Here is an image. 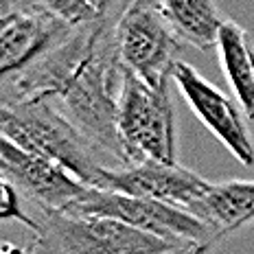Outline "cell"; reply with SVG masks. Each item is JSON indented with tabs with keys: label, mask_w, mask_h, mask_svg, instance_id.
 <instances>
[{
	"label": "cell",
	"mask_w": 254,
	"mask_h": 254,
	"mask_svg": "<svg viewBox=\"0 0 254 254\" xmlns=\"http://www.w3.org/2000/svg\"><path fill=\"white\" fill-rule=\"evenodd\" d=\"M114 22H101L68 31L46 53L13 79L18 101H62L60 110L116 167H129L121 145L119 92L123 66L114 46Z\"/></svg>",
	"instance_id": "1"
},
{
	"label": "cell",
	"mask_w": 254,
	"mask_h": 254,
	"mask_svg": "<svg viewBox=\"0 0 254 254\" xmlns=\"http://www.w3.org/2000/svg\"><path fill=\"white\" fill-rule=\"evenodd\" d=\"M0 134L24 149L40 153L64 167L90 189H99L105 165L97 149L53 101L0 103Z\"/></svg>",
	"instance_id": "2"
},
{
	"label": "cell",
	"mask_w": 254,
	"mask_h": 254,
	"mask_svg": "<svg viewBox=\"0 0 254 254\" xmlns=\"http://www.w3.org/2000/svg\"><path fill=\"white\" fill-rule=\"evenodd\" d=\"M193 243L147 235L116 219L72 210L40 213L31 254H189Z\"/></svg>",
	"instance_id": "3"
},
{
	"label": "cell",
	"mask_w": 254,
	"mask_h": 254,
	"mask_svg": "<svg viewBox=\"0 0 254 254\" xmlns=\"http://www.w3.org/2000/svg\"><path fill=\"white\" fill-rule=\"evenodd\" d=\"M116 125L129 165L145 160L176 165V129L169 86H149L123 68Z\"/></svg>",
	"instance_id": "4"
},
{
	"label": "cell",
	"mask_w": 254,
	"mask_h": 254,
	"mask_svg": "<svg viewBox=\"0 0 254 254\" xmlns=\"http://www.w3.org/2000/svg\"><path fill=\"white\" fill-rule=\"evenodd\" d=\"M178 44L158 2L134 0L116 13L114 46L121 66L149 86H169Z\"/></svg>",
	"instance_id": "5"
},
{
	"label": "cell",
	"mask_w": 254,
	"mask_h": 254,
	"mask_svg": "<svg viewBox=\"0 0 254 254\" xmlns=\"http://www.w3.org/2000/svg\"><path fill=\"white\" fill-rule=\"evenodd\" d=\"M66 210L116 219L129 228L169 241L193 243V246H213V243L221 241L213 228H208L202 219H197L187 210L103 189H90L79 202H75Z\"/></svg>",
	"instance_id": "6"
},
{
	"label": "cell",
	"mask_w": 254,
	"mask_h": 254,
	"mask_svg": "<svg viewBox=\"0 0 254 254\" xmlns=\"http://www.w3.org/2000/svg\"><path fill=\"white\" fill-rule=\"evenodd\" d=\"M213 182L182 165H167L158 160L136 162L129 167H105L101 171L99 189L112 193L142 197L176 206L193 215L199 202L206 197Z\"/></svg>",
	"instance_id": "7"
},
{
	"label": "cell",
	"mask_w": 254,
	"mask_h": 254,
	"mask_svg": "<svg viewBox=\"0 0 254 254\" xmlns=\"http://www.w3.org/2000/svg\"><path fill=\"white\" fill-rule=\"evenodd\" d=\"M0 176L13 184L18 193L44 210H66L83 197L90 187L57 162L15 145L0 134Z\"/></svg>",
	"instance_id": "8"
},
{
	"label": "cell",
	"mask_w": 254,
	"mask_h": 254,
	"mask_svg": "<svg viewBox=\"0 0 254 254\" xmlns=\"http://www.w3.org/2000/svg\"><path fill=\"white\" fill-rule=\"evenodd\" d=\"M171 79L197 119L215 134V138L224 142L241 165L254 167V142L243 121L241 105L232 101L221 88L204 79L187 62H176Z\"/></svg>",
	"instance_id": "9"
},
{
	"label": "cell",
	"mask_w": 254,
	"mask_h": 254,
	"mask_svg": "<svg viewBox=\"0 0 254 254\" xmlns=\"http://www.w3.org/2000/svg\"><path fill=\"white\" fill-rule=\"evenodd\" d=\"M68 29L53 15L44 2H20L18 11L0 26V79L31 66Z\"/></svg>",
	"instance_id": "10"
},
{
	"label": "cell",
	"mask_w": 254,
	"mask_h": 254,
	"mask_svg": "<svg viewBox=\"0 0 254 254\" xmlns=\"http://www.w3.org/2000/svg\"><path fill=\"white\" fill-rule=\"evenodd\" d=\"M208 228L215 230L219 239L254 221V182L228 180L210 187L206 197L193 213Z\"/></svg>",
	"instance_id": "11"
},
{
	"label": "cell",
	"mask_w": 254,
	"mask_h": 254,
	"mask_svg": "<svg viewBox=\"0 0 254 254\" xmlns=\"http://www.w3.org/2000/svg\"><path fill=\"white\" fill-rule=\"evenodd\" d=\"M160 11L180 42L195 49H215L219 46V35L226 24L219 7L210 0H165Z\"/></svg>",
	"instance_id": "12"
},
{
	"label": "cell",
	"mask_w": 254,
	"mask_h": 254,
	"mask_svg": "<svg viewBox=\"0 0 254 254\" xmlns=\"http://www.w3.org/2000/svg\"><path fill=\"white\" fill-rule=\"evenodd\" d=\"M217 49L237 103L246 119L254 121V44L250 33L232 20H226Z\"/></svg>",
	"instance_id": "13"
},
{
	"label": "cell",
	"mask_w": 254,
	"mask_h": 254,
	"mask_svg": "<svg viewBox=\"0 0 254 254\" xmlns=\"http://www.w3.org/2000/svg\"><path fill=\"white\" fill-rule=\"evenodd\" d=\"M44 7L55 15L68 31L101 22L112 11V4L103 0H42Z\"/></svg>",
	"instance_id": "14"
},
{
	"label": "cell",
	"mask_w": 254,
	"mask_h": 254,
	"mask_svg": "<svg viewBox=\"0 0 254 254\" xmlns=\"http://www.w3.org/2000/svg\"><path fill=\"white\" fill-rule=\"evenodd\" d=\"M4 219H15L20 224L29 226L31 230H38V219L29 217L20 208V197H18V190L13 189L11 182H7L2 176H0V221Z\"/></svg>",
	"instance_id": "15"
},
{
	"label": "cell",
	"mask_w": 254,
	"mask_h": 254,
	"mask_svg": "<svg viewBox=\"0 0 254 254\" xmlns=\"http://www.w3.org/2000/svg\"><path fill=\"white\" fill-rule=\"evenodd\" d=\"M18 4H20V2H11V0H0V26H2L15 11H18Z\"/></svg>",
	"instance_id": "16"
},
{
	"label": "cell",
	"mask_w": 254,
	"mask_h": 254,
	"mask_svg": "<svg viewBox=\"0 0 254 254\" xmlns=\"http://www.w3.org/2000/svg\"><path fill=\"white\" fill-rule=\"evenodd\" d=\"M0 254H31L29 248H20L13 243H0Z\"/></svg>",
	"instance_id": "17"
},
{
	"label": "cell",
	"mask_w": 254,
	"mask_h": 254,
	"mask_svg": "<svg viewBox=\"0 0 254 254\" xmlns=\"http://www.w3.org/2000/svg\"><path fill=\"white\" fill-rule=\"evenodd\" d=\"M208 248L210 246H197V248H193L189 254H206V252H208Z\"/></svg>",
	"instance_id": "18"
}]
</instances>
